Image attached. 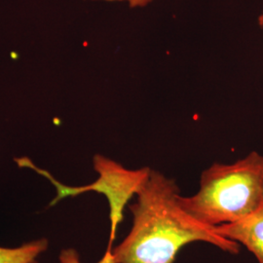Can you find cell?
<instances>
[{
    "instance_id": "6da1fadb",
    "label": "cell",
    "mask_w": 263,
    "mask_h": 263,
    "mask_svg": "<svg viewBox=\"0 0 263 263\" xmlns=\"http://www.w3.org/2000/svg\"><path fill=\"white\" fill-rule=\"evenodd\" d=\"M174 179L152 170L130 206L133 226L112 249L115 263H174L179 251L192 242H205L237 254L239 244L219 235L215 227L190 216L179 201Z\"/></svg>"
},
{
    "instance_id": "7a4b0ae2",
    "label": "cell",
    "mask_w": 263,
    "mask_h": 263,
    "mask_svg": "<svg viewBox=\"0 0 263 263\" xmlns=\"http://www.w3.org/2000/svg\"><path fill=\"white\" fill-rule=\"evenodd\" d=\"M180 204L199 222L234 223L263 206V156L253 151L232 164L215 163L202 173L200 188Z\"/></svg>"
},
{
    "instance_id": "3957f363",
    "label": "cell",
    "mask_w": 263,
    "mask_h": 263,
    "mask_svg": "<svg viewBox=\"0 0 263 263\" xmlns=\"http://www.w3.org/2000/svg\"><path fill=\"white\" fill-rule=\"evenodd\" d=\"M15 162L21 168L33 170L43 178L47 179L56 188V197L50 206L56 205L62 199L72 197L88 191H95L104 194L110 208V237L108 245H112L116 236V230L123 218V209L134 195H137L145 181L151 176V168L130 170L121 164L109 159L101 154H96L93 159L94 169L99 177L97 180L84 186H67L57 180L46 170L38 168L28 157L16 158Z\"/></svg>"
},
{
    "instance_id": "277c9868",
    "label": "cell",
    "mask_w": 263,
    "mask_h": 263,
    "mask_svg": "<svg viewBox=\"0 0 263 263\" xmlns=\"http://www.w3.org/2000/svg\"><path fill=\"white\" fill-rule=\"evenodd\" d=\"M215 228L219 235L245 246L258 262L263 263V206L237 222Z\"/></svg>"
},
{
    "instance_id": "5b68a950",
    "label": "cell",
    "mask_w": 263,
    "mask_h": 263,
    "mask_svg": "<svg viewBox=\"0 0 263 263\" xmlns=\"http://www.w3.org/2000/svg\"><path fill=\"white\" fill-rule=\"evenodd\" d=\"M46 238L33 240L17 248L0 247V263H37V258L48 249Z\"/></svg>"
},
{
    "instance_id": "8992f818",
    "label": "cell",
    "mask_w": 263,
    "mask_h": 263,
    "mask_svg": "<svg viewBox=\"0 0 263 263\" xmlns=\"http://www.w3.org/2000/svg\"><path fill=\"white\" fill-rule=\"evenodd\" d=\"M60 263H82L80 260V255L74 249H65L61 252L59 256ZM97 263H115L112 254V245H108L103 258Z\"/></svg>"
},
{
    "instance_id": "52a82bcc",
    "label": "cell",
    "mask_w": 263,
    "mask_h": 263,
    "mask_svg": "<svg viewBox=\"0 0 263 263\" xmlns=\"http://www.w3.org/2000/svg\"><path fill=\"white\" fill-rule=\"evenodd\" d=\"M91 1H102V2H118L126 3L130 8H142L152 3L154 0H91Z\"/></svg>"
}]
</instances>
